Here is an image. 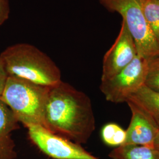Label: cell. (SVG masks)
Wrapping results in <instances>:
<instances>
[{
    "instance_id": "cell-1",
    "label": "cell",
    "mask_w": 159,
    "mask_h": 159,
    "mask_svg": "<svg viewBox=\"0 0 159 159\" xmlns=\"http://www.w3.org/2000/svg\"><path fill=\"white\" fill-rule=\"evenodd\" d=\"M42 125L73 142L85 144L96 129L90 97L63 81L50 87Z\"/></svg>"
},
{
    "instance_id": "cell-2",
    "label": "cell",
    "mask_w": 159,
    "mask_h": 159,
    "mask_svg": "<svg viewBox=\"0 0 159 159\" xmlns=\"http://www.w3.org/2000/svg\"><path fill=\"white\" fill-rule=\"evenodd\" d=\"M0 57L8 76L48 87L57 85L62 81L60 70L56 64L33 45L16 44L7 47Z\"/></svg>"
},
{
    "instance_id": "cell-3",
    "label": "cell",
    "mask_w": 159,
    "mask_h": 159,
    "mask_svg": "<svg viewBox=\"0 0 159 159\" xmlns=\"http://www.w3.org/2000/svg\"><path fill=\"white\" fill-rule=\"evenodd\" d=\"M50 87L8 76L0 100L25 127L43 125Z\"/></svg>"
},
{
    "instance_id": "cell-4",
    "label": "cell",
    "mask_w": 159,
    "mask_h": 159,
    "mask_svg": "<svg viewBox=\"0 0 159 159\" xmlns=\"http://www.w3.org/2000/svg\"><path fill=\"white\" fill-rule=\"evenodd\" d=\"M112 12H117L131 34L137 56L149 60L159 56V44L148 25L143 9V0H99Z\"/></svg>"
},
{
    "instance_id": "cell-5",
    "label": "cell",
    "mask_w": 159,
    "mask_h": 159,
    "mask_svg": "<svg viewBox=\"0 0 159 159\" xmlns=\"http://www.w3.org/2000/svg\"><path fill=\"white\" fill-rule=\"evenodd\" d=\"M148 70V60L137 56L119 73L101 81L100 91L108 102H126L131 94L144 85Z\"/></svg>"
},
{
    "instance_id": "cell-6",
    "label": "cell",
    "mask_w": 159,
    "mask_h": 159,
    "mask_svg": "<svg viewBox=\"0 0 159 159\" xmlns=\"http://www.w3.org/2000/svg\"><path fill=\"white\" fill-rule=\"evenodd\" d=\"M29 138L40 150L55 159H99L81 144L57 135L41 125L27 127Z\"/></svg>"
},
{
    "instance_id": "cell-7",
    "label": "cell",
    "mask_w": 159,
    "mask_h": 159,
    "mask_svg": "<svg viewBox=\"0 0 159 159\" xmlns=\"http://www.w3.org/2000/svg\"><path fill=\"white\" fill-rule=\"evenodd\" d=\"M137 56L135 42L125 23L122 21L119 34L103 58L101 81L119 73Z\"/></svg>"
},
{
    "instance_id": "cell-8",
    "label": "cell",
    "mask_w": 159,
    "mask_h": 159,
    "mask_svg": "<svg viewBox=\"0 0 159 159\" xmlns=\"http://www.w3.org/2000/svg\"><path fill=\"white\" fill-rule=\"evenodd\" d=\"M131 113L130 122L126 130L124 144H136L154 148L159 127L153 119L134 102H127Z\"/></svg>"
},
{
    "instance_id": "cell-9",
    "label": "cell",
    "mask_w": 159,
    "mask_h": 159,
    "mask_svg": "<svg viewBox=\"0 0 159 159\" xmlns=\"http://www.w3.org/2000/svg\"><path fill=\"white\" fill-rule=\"evenodd\" d=\"M18 123L11 110L0 100V159L16 158L15 144L11 134L19 129Z\"/></svg>"
},
{
    "instance_id": "cell-10",
    "label": "cell",
    "mask_w": 159,
    "mask_h": 159,
    "mask_svg": "<svg viewBox=\"0 0 159 159\" xmlns=\"http://www.w3.org/2000/svg\"><path fill=\"white\" fill-rule=\"evenodd\" d=\"M131 102L145 110L155 121L159 127V92L145 85L129 97Z\"/></svg>"
},
{
    "instance_id": "cell-11",
    "label": "cell",
    "mask_w": 159,
    "mask_h": 159,
    "mask_svg": "<svg viewBox=\"0 0 159 159\" xmlns=\"http://www.w3.org/2000/svg\"><path fill=\"white\" fill-rule=\"evenodd\" d=\"M111 159H159V151L154 148L136 144H123L108 154Z\"/></svg>"
},
{
    "instance_id": "cell-12",
    "label": "cell",
    "mask_w": 159,
    "mask_h": 159,
    "mask_svg": "<svg viewBox=\"0 0 159 159\" xmlns=\"http://www.w3.org/2000/svg\"><path fill=\"white\" fill-rule=\"evenodd\" d=\"M101 136L106 145L117 148L125 143L126 131L116 123H110L103 126Z\"/></svg>"
},
{
    "instance_id": "cell-13",
    "label": "cell",
    "mask_w": 159,
    "mask_h": 159,
    "mask_svg": "<svg viewBox=\"0 0 159 159\" xmlns=\"http://www.w3.org/2000/svg\"><path fill=\"white\" fill-rule=\"evenodd\" d=\"M143 9L148 25L159 44V0H143Z\"/></svg>"
},
{
    "instance_id": "cell-14",
    "label": "cell",
    "mask_w": 159,
    "mask_h": 159,
    "mask_svg": "<svg viewBox=\"0 0 159 159\" xmlns=\"http://www.w3.org/2000/svg\"><path fill=\"white\" fill-rule=\"evenodd\" d=\"M144 85L159 92V56L148 60V73Z\"/></svg>"
},
{
    "instance_id": "cell-15",
    "label": "cell",
    "mask_w": 159,
    "mask_h": 159,
    "mask_svg": "<svg viewBox=\"0 0 159 159\" xmlns=\"http://www.w3.org/2000/svg\"><path fill=\"white\" fill-rule=\"evenodd\" d=\"M10 13L9 0H0V25L8 19Z\"/></svg>"
},
{
    "instance_id": "cell-16",
    "label": "cell",
    "mask_w": 159,
    "mask_h": 159,
    "mask_svg": "<svg viewBox=\"0 0 159 159\" xmlns=\"http://www.w3.org/2000/svg\"><path fill=\"white\" fill-rule=\"evenodd\" d=\"M8 77V75L6 72V69L0 57V97L4 91Z\"/></svg>"
},
{
    "instance_id": "cell-17",
    "label": "cell",
    "mask_w": 159,
    "mask_h": 159,
    "mask_svg": "<svg viewBox=\"0 0 159 159\" xmlns=\"http://www.w3.org/2000/svg\"><path fill=\"white\" fill-rule=\"evenodd\" d=\"M154 148H156L159 151V131L157 134V136L156 137L155 141H154Z\"/></svg>"
},
{
    "instance_id": "cell-18",
    "label": "cell",
    "mask_w": 159,
    "mask_h": 159,
    "mask_svg": "<svg viewBox=\"0 0 159 159\" xmlns=\"http://www.w3.org/2000/svg\"></svg>"
}]
</instances>
